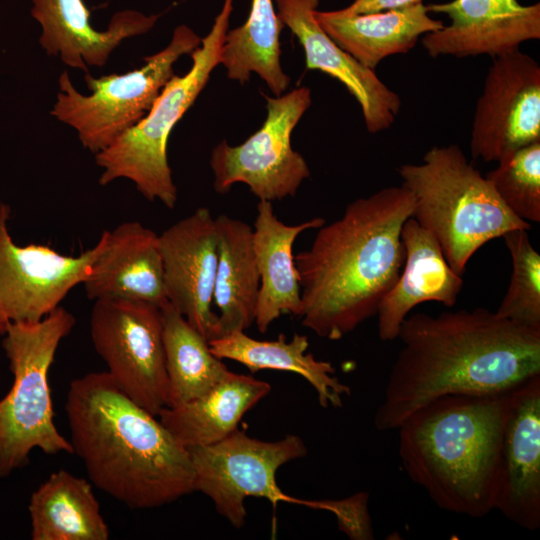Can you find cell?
<instances>
[{"label":"cell","mask_w":540,"mask_h":540,"mask_svg":"<svg viewBox=\"0 0 540 540\" xmlns=\"http://www.w3.org/2000/svg\"><path fill=\"white\" fill-rule=\"evenodd\" d=\"M428 12L445 14L448 26L421 37L431 57L492 58L518 50L540 39V4L522 5L518 0H452L427 5Z\"/></svg>","instance_id":"9a60e30c"},{"label":"cell","mask_w":540,"mask_h":540,"mask_svg":"<svg viewBox=\"0 0 540 540\" xmlns=\"http://www.w3.org/2000/svg\"><path fill=\"white\" fill-rule=\"evenodd\" d=\"M89 324L106 372L129 398L158 416L169 402L161 307L139 300L98 299Z\"/></svg>","instance_id":"9c48e42d"},{"label":"cell","mask_w":540,"mask_h":540,"mask_svg":"<svg viewBox=\"0 0 540 540\" xmlns=\"http://www.w3.org/2000/svg\"><path fill=\"white\" fill-rule=\"evenodd\" d=\"M215 222L218 259L213 303L219 311L218 328L222 336L245 331L254 323L260 279L252 227L225 214L216 217Z\"/></svg>","instance_id":"d4e9b609"},{"label":"cell","mask_w":540,"mask_h":540,"mask_svg":"<svg viewBox=\"0 0 540 540\" xmlns=\"http://www.w3.org/2000/svg\"><path fill=\"white\" fill-rule=\"evenodd\" d=\"M33 540H107L103 518L91 484L60 469L32 493L29 501Z\"/></svg>","instance_id":"484cf974"},{"label":"cell","mask_w":540,"mask_h":540,"mask_svg":"<svg viewBox=\"0 0 540 540\" xmlns=\"http://www.w3.org/2000/svg\"><path fill=\"white\" fill-rule=\"evenodd\" d=\"M397 339L402 347L374 415L379 431L397 430L440 397L506 392L540 375V329L486 308L412 314Z\"/></svg>","instance_id":"6da1fadb"},{"label":"cell","mask_w":540,"mask_h":540,"mask_svg":"<svg viewBox=\"0 0 540 540\" xmlns=\"http://www.w3.org/2000/svg\"><path fill=\"white\" fill-rule=\"evenodd\" d=\"M201 41L190 27L179 25L169 44L146 57L142 67L98 78L85 74L89 95L80 93L68 72L63 71L51 115L75 129L82 146L97 154L148 114L164 86L175 75V62L195 50Z\"/></svg>","instance_id":"ba28073f"},{"label":"cell","mask_w":540,"mask_h":540,"mask_svg":"<svg viewBox=\"0 0 540 540\" xmlns=\"http://www.w3.org/2000/svg\"><path fill=\"white\" fill-rule=\"evenodd\" d=\"M11 209L0 205V309L10 322H37L82 284L102 241L77 256L47 245H18L9 234Z\"/></svg>","instance_id":"4fadbf2b"},{"label":"cell","mask_w":540,"mask_h":540,"mask_svg":"<svg viewBox=\"0 0 540 540\" xmlns=\"http://www.w3.org/2000/svg\"><path fill=\"white\" fill-rule=\"evenodd\" d=\"M69 440L97 488L132 509L160 507L194 491L186 447L104 372L73 379Z\"/></svg>","instance_id":"3957f363"},{"label":"cell","mask_w":540,"mask_h":540,"mask_svg":"<svg viewBox=\"0 0 540 540\" xmlns=\"http://www.w3.org/2000/svg\"><path fill=\"white\" fill-rule=\"evenodd\" d=\"M540 141V66L519 49L493 58L472 121L474 159L497 162Z\"/></svg>","instance_id":"7c38bea8"},{"label":"cell","mask_w":540,"mask_h":540,"mask_svg":"<svg viewBox=\"0 0 540 540\" xmlns=\"http://www.w3.org/2000/svg\"><path fill=\"white\" fill-rule=\"evenodd\" d=\"M283 26L296 36L305 52L306 68L340 81L360 105L366 129H389L401 109V99L377 76L338 46L314 18L319 0H275Z\"/></svg>","instance_id":"e0dca14e"},{"label":"cell","mask_w":540,"mask_h":540,"mask_svg":"<svg viewBox=\"0 0 540 540\" xmlns=\"http://www.w3.org/2000/svg\"><path fill=\"white\" fill-rule=\"evenodd\" d=\"M502 238L511 257L512 271L507 291L495 312L515 324L540 329V255L528 230H511Z\"/></svg>","instance_id":"f1b7e54d"},{"label":"cell","mask_w":540,"mask_h":540,"mask_svg":"<svg viewBox=\"0 0 540 540\" xmlns=\"http://www.w3.org/2000/svg\"><path fill=\"white\" fill-rule=\"evenodd\" d=\"M485 178L520 219L540 222V141L522 147L497 161Z\"/></svg>","instance_id":"f546056e"},{"label":"cell","mask_w":540,"mask_h":540,"mask_svg":"<svg viewBox=\"0 0 540 540\" xmlns=\"http://www.w3.org/2000/svg\"><path fill=\"white\" fill-rule=\"evenodd\" d=\"M209 342L211 352L220 359H230L245 365L251 372L270 369L296 373L314 388L323 408H341L351 389L335 375V367L318 360L312 353L305 335L295 333L291 340L280 334L276 340H257L243 330L214 338Z\"/></svg>","instance_id":"cb8c5ba5"},{"label":"cell","mask_w":540,"mask_h":540,"mask_svg":"<svg viewBox=\"0 0 540 540\" xmlns=\"http://www.w3.org/2000/svg\"><path fill=\"white\" fill-rule=\"evenodd\" d=\"M423 3V0H354L343 8L348 13L367 14L400 9Z\"/></svg>","instance_id":"4dcf8cb0"},{"label":"cell","mask_w":540,"mask_h":540,"mask_svg":"<svg viewBox=\"0 0 540 540\" xmlns=\"http://www.w3.org/2000/svg\"><path fill=\"white\" fill-rule=\"evenodd\" d=\"M75 323V317L58 306L37 322L7 325L2 345L14 381L0 400V477L26 464L35 448L49 455L73 454L53 420L48 373L61 340Z\"/></svg>","instance_id":"8992f818"},{"label":"cell","mask_w":540,"mask_h":540,"mask_svg":"<svg viewBox=\"0 0 540 540\" xmlns=\"http://www.w3.org/2000/svg\"><path fill=\"white\" fill-rule=\"evenodd\" d=\"M325 222L323 218L316 217L287 225L275 215L272 202L259 200L252 228L260 279L254 320L259 332H266L283 314L299 315L301 289L293 246L301 233L318 229Z\"/></svg>","instance_id":"44dd1931"},{"label":"cell","mask_w":540,"mask_h":540,"mask_svg":"<svg viewBox=\"0 0 540 540\" xmlns=\"http://www.w3.org/2000/svg\"><path fill=\"white\" fill-rule=\"evenodd\" d=\"M314 18L338 46L373 71L385 58L408 53L423 35L444 26L423 3L367 14L315 10Z\"/></svg>","instance_id":"7402d4cb"},{"label":"cell","mask_w":540,"mask_h":540,"mask_svg":"<svg viewBox=\"0 0 540 540\" xmlns=\"http://www.w3.org/2000/svg\"><path fill=\"white\" fill-rule=\"evenodd\" d=\"M398 174L414 197L412 217L435 237L459 275L485 243L531 228L506 207L458 145L434 146L421 163L403 164Z\"/></svg>","instance_id":"5b68a950"},{"label":"cell","mask_w":540,"mask_h":540,"mask_svg":"<svg viewBox=\"0 0 540 540\" xmlns=\"http://www.w3.org/2000/svg\"><path fill=\"white\" fill-rule=\"evenodd\" d=\"M167 302L208 341L219 336L212 310L217 269L215 218L206 207L196 209L159 235Z\"/></svg>","instance_id":"5bb4252c"},{"label":"cell","mask_w":540,"mask_h":540,"mask_svg":"<svg viewBox=\"0 0 540 540\" xmlns=\"http://www.w3.org/2000/svg\"><path fill=\"white\" fill-rule=\"evenodd\" d=\"M194 469V491L211 499L216 511L235 528L246 520L247 497L266 498L316 507L288 496L276 481L278 469L307 454L304 441L293 434L278 441H263L234 430L222 440L187 448Z\"/></svg>","instance_id":"30bf717a"},{"label":"cell","mask_w":540,"mask_h":540,"mask_svg":"<svg viewBox=\"0 0 540 540\" xmlns=\"http://www.w3.org/2000/svg\"><path fill=\"white\" fill-rule=\"evenodd\" d=\"M233 0H225L209 33L191 54L192 66L183 76L174 75L164 86L148 114L109 147L95 154L102 168L99 184L125 178L149 201H160L173 209L177 187L167 158V143L175 124L192 106L220 64V53Z\"/></svg>","instance_id":"52a82bcc"},{"label":"cell","mask_w":540,"mask_h":540,"mask_svg":"<svg viewBox=\"0 0 540 540\" xmlns=\"http://www.w3.org/2000/svg\"><path fill=\"white\" fill-rule=\"evenodd\" d=\"M282 27L273 0H251L248 18L227 31L221 47L228 78L243 84L256 73L275 96L282 95L290 83L280 63Z\"/></svg>","instance_id":"4316f807"},{"label":"cell","mask_w":540,"mask_h":540,"mask_svg":"<svg viewBox=\"0 0 540 540\" xmlns=\"http://www.w3.org/2000/svg\"><path fill=\"white\" fill-rule=\"evenodd\" d=\"M495 510L523 529L540 528V375L510 391Z\"/></svg>","instance_id":"2e32d148"},{"label":"cell","mask_w":540,"mask_h":540,"mask_svg":"<svg viewBox=\"0 0 540 540\" xmlns=\"http://www.w3.org/2000/svg\"><path fill=\"white\" fill-rule=\"evenodd\" d=\"M166 371L167 407L196 399L218 384L230 370L210 349L208 340L166 302L161 306Z\"/></svg>","instance_id":"83f0119b"},{"label":"cell","mask_w":540,"mask_h":540,"mask_svg":"<svg viewBox=\"0 0 540 540\" xmlns=\"http://www.w3.org/2000/svg\"><path fill=\"white\" fill-rule=\"evenodd\" d=\"M270 391L268 382L230 371L204 395L164 407L157 417L184 447L209 445L236 430L244 414Z\"/></svg>","instance_id":"603a6c76"},{"label":"cell","mask_w":540,"mask_h":540,"mask_svg":"<svg viewBox=\"0 0 540 540\" xmlns=\"http://www.w3.org/2000/svg\"><path fill=\"white\" fill-rule=\"evenodd\" d=\"M31 1V15L41 27V47L85 74L88 66H104L123 40L150 31L161 16L122 10L113 14L106 30L99 31L92 26L83 0Z\"/></svg>","instance_id":"ac0fdd59"},{"label":"cell","mask_w":540,"mask_h":540,"mask_svg":"<svg viewBox=\"0 0 540 540\" xmlns=\"http://www.w3.org/2000/svg\"><path fill=\"white\" fill-rule=\"evenodd\" d=\"M401 238L404 264L376 314L382 341L396 340L410 311L421 303L433 301L453 307L463 287L462 275L448 264L435 237L413 217L404 223Z\"/></svg>","instance_id":"ffe728a7"},{"label":"cell","mask_w":540,"mask_h":540,"mask_svg":"<svg viewBox=\"0 0 540 540\" xmlns=\"http://www.w3.org/2000/svg\"><path fill=\"white\" fill-rule=\"evenodd\" d=\"M267 116L261 128L243 143L226 140L211 153L214 189L226 193L236 183L247 185L259 199L282 200L296 195L310 176L304 157L291 146V134L311 105V91L297 87L280 96H265Z\"/></svg>","instance_id":"8fae6325"},{"label":"cell","mask_w":540,"mask_h":540,"mask_svg":"<svg viewBox=\"0 0 540 540\" xmlns=\"http://www.w3.org/2000/svg\"><path fill=\"white\" fill-rule=\"evenodd\" d=\"M413 210L412 193L391 186L354 200L317 229L311 246L294 256L304 327L335 341L377 314L402 270L401 231Z\"/></svg>","instance_id":"7a4b0ae2"},{"label":"cell","mask_w":540,"mask_h":540,"mask_svg":"<svg viewBox=\"0 0 540 540\" xmlns=\"http://www.w3.org/2000/svg\"><path fill=\"white\" fill-rule=\"evenodd\" d=\"M9 320L6 317V315L3 313V311L0 309V334H4L7 325L9 324Z\"/></svg>","instance_id":"1f68e13d"},{"label":"cell","mask_w":540,"mask_h":540,"mask_svg":"<svg viewBox=\"0 0 540 540\" xmlns=\"http://www.w3.org/2000/svg\"><path fill=\"white\" fill-rule=\"evenodd\" d=\"M510 391L440 397L397 429L403 470L437 507L472 518L495 510Z\"/></svg>","instance_id":"277c9868"},{"label":"cell","mask_w":540,"mask_h":540,"mask_svg":"<svg viewBox=\"0 0 540 540\" xmlns=\"http://www.w3.org/2000/svg\"><path fill=\"white\" fill-rule=\"evenodd\" d=\"M101 249L82 283L89 299L166 302L159 235L138 221L104 231Z\"/></svg>","instance_id":"d6986e66"}]
</instances>
